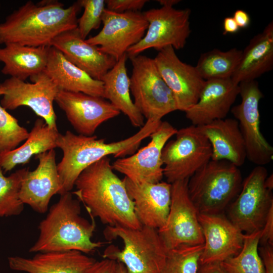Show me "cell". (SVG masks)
Here are the masks:
<instances>
[{
  "label": "cell",
  "instance_id": "cell-1",
  "mask_svg": "<svg viewBox=\"0 0 273 273\" xmlns=\"http://www.w3.org/2000/svg\"><path fill=\"white\" fill-rule=\"evenodd\" d=\"M72 193L83 203L91 218L108 226L138 229L142 225L134 210L123 179L113 172L110 159L105 157L83 170Z\"/></svg>",
  "mask_w": 273,
  "mask_h": 273
},
{
  "label": "cell",
  "instance_id": "cell-2",
  "mask_svg": "<svg viewBox=\"0 0 273 273\" xmlns=\"http://www.w3.org/2000/svg\"><path fill=\"white\" fill-rule=\"evenodd\" d=\"M78 2L67 8L58 1L26 2L0 24V44L49 47L66 31L76 28Z\"/></svg>",
  "mask_w": 273,
  "mask_h": 273
},
{
  "label": "cell",
  "instance_id": "cell-3",
  "mask_svg": "<svg viewBox=\"0 0 273 273\" xmlns=\"http://www.w3.org/2000/svg\"><path fill=\"white\" fill-rule=\"evenodd\" d=\"M162 120H147L134 134L117 142L106 143L96 135L75 134L69 130L60 133L57 141L63 157L57 167L62 190L61 195L70 192L81 172L105 157L112 155L121 158L135 153L142 142L155 130Z\"/></svg>",
  "mask_w": 273,
  "mask_h": 273
},
{
  "label": "cell",
  "instance_id": "cell-4",
  "mask_svg": "<svg viewBox=\"0 0 273 273\" xmlns=\"http://www.w3.org/2000/svg\"><path fill=\"white\" fill-rule=\"evenodd\" d=\"M90 222L81 216L80 202L72 193L60 195L39 225V236L29 249L33 253L80 251L85 254L94 252L104 243L92 240L96 228L93 218Z\"/></svg>",
  "mask_w": 273,
  "mask_h": 273
},
{
  "label": "cell",
  "instance_id": "cell-5",
  "mask_svg": "<svg viewBox=\"0 0 273 273\" xmlns=\"http://www.w3.org/2000/svg\"><path fill=\"white\" fill-rule=\"evenodd\" d=\"M106 240H122L123 248L108 246L103 257L121 262L127 273H161L168 250L158 230L142 225L138 229L120 226H108L103 231Z\"/></svg>",
  "mask_w": 273,
  "mask_h": 273
},
{
  "label": "cell",
  "instance_id": "cell-6",
  "mask_svg": "<svg viewBox=\"0 0 273 273\" xmlns=\"http://www.w3.org/2000/svg\"><path fill=\"white\" fill-rule=\"evenodd\" d=\"M242 183L239 167L211 159L189 178L188 191L199 213L218 214L236 198Z\"/></svg>",
  "mask_w": 273,
  "mask_h": 273
},
{
  "label": "cell",
  "instance_id": "cell-7",
  "mask_svg": "<svg viewBox=\"0 0 273 273\" xmlns=\"http://www.w3.org/2000/svg\"><path fill=\"white\" fill-rule=\"evenodd\" d=\"M129 59L132 67L130 93L144 117L161 120L177 110L172 93L159 74L154 59L141 54Z\"/></svg>",
  "mask_w": 273,
  "mask_h": 273
},
{
  "label": "cell",
  "instance_id": "cell-8",
  "mask_svg": "<svg viewBox=\"0 0 273 273\" xmlns=\"http://www.w3.org/2000/svg\"><path fill=\"white\" fill-rule=\"evenodd\" d=\"M175 135V139L166 143L161 155L163 176L169 184L189 179L212 155L209 141L197 126L182 128Z\"/></svg>",
  "mask_w": 273,
  "mask_h": 273
},
{
  "label": "cell",
  "instance_id": "cell-9",
  "mask_svg": "<svg viewBox=\"0 0 273 273\" xmlns=\"http://www.w3.org/2000/svg\"><path fill=\"white\" fill-rule=\"evenodd\" d=\"M264 166H256L243 180L240 192L229 206V219L245 234L261 231L273 206L271 191L266 188Z\"/></svg>",
  "mask_w": 273,
  "mask_h": 273
},
{
  "label": "cell",
  "instance_id": "cell-10",
  "mask_svg": "<svg viewBox=\"0 0 273 273\" xmlns=\"http://www.w3.org/2000/svg\"><path fill=\"white\" fill-rule=\"evenodd\" d=\"M191 11L186 8L161 6L143 12L148 26L143 38L127 51V58L141 54L149 49L159 51L171 46L174 50L184 48L191 33Z\"/></svg>",
  "mask_w": 273,
  "mask_h": 273
},
{
  "label": "cell",
  "instance_id": "cell-11",
  "mask_svg": "<svg viewBox=\"0 0 273 273\" xmlns=\"http://www.w3.org/2000/svg\"><path fill=\"white\" fill-rule=\"evenodd\" d=\"M189 179L171 184V204L164 224L158 234L167 250L183 246L204 244L199 213L188 191Z\"/></svg>",
  "mask_w": 273,
  "mask_h": 273
},
{
  "label": "cell",
  "instance_id": "cell-12",
  "mask_svg": "<svg viewBox=\"0 0 273 273\" xmlns=\"http://www.w3.org/2000/svg\"><path fill=\"white\" fill-rule=\"evenodd\" d=\"M239 85L241 102L231 111L245 142L246 159L257 166H264L272 160L273 147L260 130L259 105L263 95L255 80L242 81Z\"/></svg>",
  "mask_w": 273,
  "mask_h": 273
},
{
  "label": "cell",
  "instance_id": "cell-13",
  "mask_svg": "<svg viewBox=\"0 0 273 273\" xmlns=\"http://www.w3.org/2000/svg\"><path fill=\"white\" fill-rule=\"evenodd\" d=\"M30 79L32 83L10 77L1 83L4 94L1 105L6 110L27 106L50 127L57 128L53 103L58 86L44 71Z\"/></svg>",
  "mask_w": 273,
  "mask_h": 273
},
{
  "label": "cell",
  "instance_id": "cell-14",
  "mask_svg": "<svg viewBox=\"0 0 273 273\" xmlns=\"http://www.w3.org/2000/svg\"><path fill=\"white\" fill-rule=\"evenodd\" d=\"M101 30L85 40L117 61L144 36L148 23L143 13H117L105 9Z\"/></svg>",
  "mask_w": 273,
  "mask_h": 273
},
{
  "label": "cell",
  "instance_id": "cell-15",
  "mask_svg": "<svg viewBox=\"0 0 273 273\" xmlns=\"http://www.w3.org/2000/svg\"><path fill=\"white\" fill-rule=\"evenodd\" d=\"M177 131L170 123L162 121L149 136L151 141L146 146L129 156L117 159L112 165L113 169L135 183L161 181L163 177L162 149Z\"/></svg>",
  "mask_w": 273,
  "mask_h": 273
},
{
  "label": "cell",
  "instance_id": "cell-16",
  "mask_svg": "<svg viewBox=\"0 0 273 273\" xmlns=\"http://www.w3.org/2000/svg\"><path fill=\"white\" fill-rule=\"evenodd\" d=\"M154 60L159 74L172 93L177 110L185 112L197 102L205 80L195 66L179 59L171 46L158 51Z\"/></svg>",
  "mask_w": 273,
  "mask_h": 273
},
{
  "label": "cell",
  "instance_id": "cell-17",
  "mask_svg": "<svg viewBox=\"0 0 273 273\" xmlns=\"http://www.w3.org/2000/svg\"><path fill=\"white\" fill-rule=\"evenodd\" d=\"M55 101L78 134L85 136L93 135L100 125L120 113L104 98L80 92L59 90Z\"/></svg>",
  "mask_w": 273,
  "mask_h": 273
},
{
  "label": "cell",
  "instance_id": "cell-18",
  "mask_svg": "<svg viewBox=\"0 0 273 273\" xmlns=\"http://www.w3.org/2000/svg\"><path fill=\"white\" fill-rule=\"evenodd\" d=\"M204 237L200 264L221 262L237 255L242 249L245 234L221 214L199 213Z\"/></svg>",
  "mask_w": 273,
  "mask_h": 273
},
{
  "label": "cell",
  "instance_id": "cell-19",
  "mask_svg": "<svg viewBox=\"0 0 273 273\" xmlns=\"http://www.w3.org/2000/svg\"><path fill=\"white\" fill-rule=\"evenodd\" d=\"M37 167L28 171L21 184L20 199L35 211L46 213L52 197L61 194L62 186L58 173L54 149L36 155Z\"/></svg>",
  "mask_w": 273,
  "mask_h": 273
},
{
  "label": "cell",
  "instance_id": "cell-20",
  "mask_svg": "<svg viewBox=\"0 0 273 273\" xmlns=\"http://www.w3.org/2000/svg\"><path fill=\"white\" fill-rule=\"evenodd\" d=\"M123 180L141 224L157 230L161 228L170 209L171 184L164 181L135 183L125 176Z\"/></svg>",
  "mask_w": 273,
  "mask_h": 273
},
{
  "label": "cell",
  "instance_id": "cell-21",
  "mask_svg": "<svg viewBox=\"0 0 273 273\" xmlns=\"http://www.w3.org/2000/svg\"><path fill=\"white\" fill-rule=\"evenodd\" d=\"M240 93L231 78L206 80L197 102L185 111L192 125L200 126L226 118Z\"/></svg>",
  "mask_w": 273,
  "mask_h": 273
},
{
  "label": "cell",
  "instance_id": "cell-22",
  "mask_svg": "<svg viewBox=\"0 0 273 273\" xmlns=\"http://www.w3.org/2000/svg\"><path fill=\"white\" fill-rule=\"evenodd\" d=\"M51 46L59 50L69 62L98 80L101 81L117 62L98 47L81 38L77 28L58 35L52 40Z\"/></svg>",
  "mask_w": 273,
  "mask_h": 273
},
{
  "label": "cell",
  "instance_id": "cell-23",
  "mask_svg": "<svg viewBox=\"0 0 273 273\" xmlns=\"http://www.w3.org/2000/svg\"><path fill=\"white\" fill-rule=\"evenodd\" d=\"M96 261L76 250L38 252L31 258H8L11 269L27 273H82Z\"/></svg>",
  "mask_w": 273,
  "mask_h": 273
},
{
  "label": "cell",
  "instance_id": "cell-24",
  "mask_svg": "<svg viewBox=\"0 0 273 273\" xmlns=\"http://www.w3.org/2000/svg\"><path fill=\"white\" fill-rule=\"evenodd\" d=\"M209 141L211 160H225L238 167L246 159L245 144L235 118H224L197 126Z\"/></svg>",
  "mask_w": 273,
  "mask_h": 273
},
{
  "label": "cell",
  "instance_id": "cell-25",
  "mask_svg": "<svg viewBox=\"0 0 273 273\" xmlns=\"http://www.w3.org/2000/svg\"><path fill=\"white\" fill-rule=\"evenodd\" d=\"M44 73L59 90L80 92L104 98V85L69 62L58 49L50 46Z\"/></svg>",
  "mask_w": 273,
  "mask_h": 273
},
{
  "label": "cell",
  "instance_id": "cell-26",
  "mask_svg": "<svg viewBox=\"0 0 273 273\" xmlns=\"http://www.w3.org/2000/svg\"><path fill=\"white\" fill-rule=\"evenodd\" d=\"M273 67V22L255 35L242 51L231 78L236 83L255 80Z\"/></svg>",
  "mask_w": 273,
  "mask_h": 273
},
{
  "label": "cell",
  "instance_id": "cell-27",
  "mask_svg": "<svg viewBox=\"0 0 273 273\" xmlns=\"http://www.w3.org/2000/svg\"><path fill=\"white\" fill-rule=\"evenodd\" d=\"M49 47H30L16 43L0 48V61L5 75L23 81L43 72L47 66Z\"/></svg>",
  "mask_w": 273,
  "mask_h": 273
},
{
  "label": "cell",
  "instance_id": "cell-28",
  "mask_svg": "<svg viewBox=\"0 0 273 273\" xmlns=\"http://www.w3.org/2000/svg\"><path fill=\"white\" fill-rule=\"evenodd\" d=\"M127 58L126 54L123 55L101 79L104 98L125 114L133 126L141 128L145 124L144 117L130 97V78L126 67Z\"/></svg>",
  "mask_w": 273,
  "mask_h": 273
},
{
  "label": "cell",
  "instance_id": "cell-29",
  "mask_svg": "<svg viewBox=\"0 0 273 273\" xmlns=\"http://www.w3.org/2000/svg\"><path fill=\"white\" fill-rule=\"evenodd\" d=\"M59 134L57 128L50 127L42 118L37 119L21 146L0 153V167L5 172L10 171L18 165L28 163L34 155L54 149Z\"/></svg>",
  "mask_w": 273,
  "mask_h": 273
},
{
  "label": "cell",
  "instance_id": "cell-30",
  "mask_svg": "<svg viewBox=\"0 0 273 273\" xmlns=\"http://www.w3.org/2000/svg\"><path fill=\"white\" fill-rule=\"evenodd\" d=\"M242 51L213 49L202 54L195 66L204 80L231 78L240 62Z\"/></svg>",
  "mask_w": 273,
  "mask_h": 273
},
{
  "label": "cell",
  "instance_id": "cell-31",
  "mask_svg": "<svg viewBox=\"0 0 273 273\" xmlns=\"http://www.w3.org/2000/svg\"><path fill=\"white\" fill-rule=\"evenodd\" d=\"M261 231L245 234L240 251L221 264L228 273H264L258 247Z\"/></svg>",
  "mask_w": 273,
  "mask_h": 273
},
{
  "label": "cell",
  "instance_id": "cell-32",
  "mask_svg": "<svg viewBox=\"0 0 273 273\" xmlns=\"http://www.w3.org/2000/svg\"><path fill=\"white\" fill-rule=\"evenodd\" d=\"M28 168L16 170L5 176L0 167V217L18 215L24 210V204L20 199L22 182Z\"/></svg>",
  "mask_w": 273,
  "mask_h": 273
},
{
  "label": "cell",
  "instance_id": "cell-33",
  "mask_svg": "<svg viewBox=\"0 0 273 273\" xmlns=\"http://www.w3.org/2000/svg\"><path fill=\"white\" fill-rule=\"evenodd\" d=\"M204 244L183 246L168 250L161 273H199Z\"/></svg>",
  "mask_w": 273,
  "mask_h": 273
},
{
  "label": "cell",
  "instance_id": "cell-34",
  "mask_svg": "<svg viewBox=\"0 0 273 273\" xmlns=\"http://www.w3.org/2000/svg\"><path fill=\"white\" fill-rule=\"evenodd\" d=\"M3 94L0 83V96ZM28 135L27 129L20 125L17 119L0 104V153L15 149Z\"/></svg>",
  "mask_w": 273,
  "mask_h": 273
},
{
  "label": "cell",
  "instance_id": "cell-35",
  "mask_svg": "<svg viewBox=\"0 0 273 273\" xmlns=\"http://www.w3.org/2000/svg\"><path fill=\"white\" fill-rule=\"evenodd\" d=\"M84 9L82 16L77 20V27L80 36L83 39L94 29L99 28L102 23V17L106 9L104 0L78 1Z\"/></svg>",
  "mask_w": 273,
  "mask_h": 273
},
{
  "label": "cell",
  "instance_id": "cell-36",
  "mask_svg": "<svg viewBox=\"0 0 273 273\" xmlns=\"http://www.w3.org/2000/svg\"><path fill=\"white\" fill-rule=\"evenodd\" d=\"M148 0H107V9L117 12H140Z\"/></svg>",
  "mask_w": 273,
  "mask_h": 273
},
{
  "label": "cell",
  "instance_id": "cell-37",
  "mask_svg": "<svg viewBox=\"0 0 273 273\" xmlns=\"http://www.w3.org/2000/svg\"><path fill=\"white\" fill-rule=\"evenodd\" d=\"M117 262L115 260L104 258L96 261L82 273H117Z\"/></svg>",
  "mask_w": 273,
  "mask_h": 273
},
{
  "label": "cell",
  "instance_id": "cell-38",
  "mask_svg": "<svg viewBox=\"0 0 273 273\" xmlns=\"http://www.w3.org/2000/svg\"><path fill=\"white\" fill-rule=\"evenodd\" d=\"M259 243L261 245L269 244L273 246V206L270 208L261 230Z\"/></svg>",
  "mask_w": 273,
  "mask_h": 273
},
{
  "label": "cell",
  "instance_id": "cell-39",
  "mask_svg": "<svg viewBox=\"0 0 273 273\" xmlns=\"http://www.w3.org/2000/svg\"><path fill=\"white\" fill-rule=\"evenodd\" d=\"M258 251L262 261L264 273H273V248L269 244L261 245Z\"/></svg>",
  "mask_w": 273,
  "mask_h": 273
},
{
  "label": "cell",
  "instance_id": "cell-40",
  "mask_svg": "<svg viewBox=\"0 0 273 273\" xmlns=\"http://www.w3.org/2000/svg\"><path fill=\"white\" fill-rule=\"evenodd\" d=\"M200 265L199 273H228L221 262H213Z\"/></svg>",
  "mask_w": 273,
  "mask_h": 273
},
{
  "label": "cell",
  "instance_id": "cell-41",
  "mask_svg": "<svg viewBox=\"0 0 273 273\" xmlns=\"http://www.w3.org/2000/svg\"><path fill=\"white\" fill-rule=\"evenodd\" d=\"M233 17L239 28H246L250 24V17L249 14L243 10H236Z\"/></svg>",
  "mask_w": 273,
  "mask_h": 273
},
{
  "label": "cell",
  "instance_id": "cell-42",
  "mask_svg": "<svg viewBox=\"0 0 273 273\" xmlns=\"http://www.w3.org/2000/svg\"><path fill=\"white\" fill-rule=\"evenodd\" d=\"M240 28L238 26L233 17H225L223 22V34L235 33L237 32Z\"/></svg>",
  "mask_w": 273,
  "mask_h": 273
},
{
  "label": "cell",
  "instance_id": "cell-43",
  "mask_svg": "<svg viewBox=\"0 0 273 273\" xmlns=\"http://www.w3.org/2000/svg\"><path fill=\"white\" fill-rule=\"evenodd\" d=\"M157 1L161 5V6L169 7H173L180 2V1L178 0H158Z\"/></svg>",
  "mask_w": 273,
  "mask_h": 273
},
{
  "label": "cell",
  "instance_id": "cell-44",
  "mask_svg": "<svg viewBox=\"0 0 273 273\" xmlns=\"http://www.w3.org/2000/svg\"><path fill=\"white\" fill-rule=\"evenodd\" d=\"M265 185L267 189L272 191L273 188V177L272 174L269 176H267L265 180Z\"/></svg>",
  "mask_w": 273,
  "mask_h": 273
},
{
  "label": "cell",
  "instance_id": "cell-45",
  "mask_svg": "<svg viewBox=\"0 0 273 273\" xmlns=\"http://www.w3.org/2000/svg\"><path fill=\"white\" fill-rule=\"evenodd\" d=\"M117 273H127L126 267L123 263L117 262Z\"/></svg>",
  "mask_w": 273,
  "mask_h": 273
}]
</instances>
